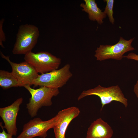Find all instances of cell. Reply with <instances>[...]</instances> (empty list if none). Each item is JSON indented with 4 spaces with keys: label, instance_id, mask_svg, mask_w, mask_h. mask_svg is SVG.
I'll list each match as a JSON object with an SVG mask.
<instances>
[{
    "label": "cell",
    "instance_id": "6da1fadb",
    "mask_svg": "<svg viewBox=\"0 0 138 138\" xmlns=\"http://www.w3.org/2000/svg\"><path fill=\"white\" fill-rule=\"evenodd\" d=\"M25 88L31 95L29 102L26 104L28 113L32 118L37 115L39 109L43 106H49L52 104L51 99L59 93V89H52L44 86L37 89L31 88L29 85L25 86Z\"/></svg>",
    "mask_w": 138,
    "mask_h": 138
},
{
    "label": "cell",
    "instance_id": "7a4b0ae2",
    "mask_svg": "<svg viewBox=\"0 0 138 138\" xmlns=\"http://www.w3.org/2000/svg\"><path fill=\"white\" fill-rule=\"evenodd\" d=\"M39 35L38 28L36 26L27 24L20 26L12 50L13 54L25 55L31 51Z\"/></svg>",
    "mask_w": 138,
    "mask_h": 138
},
{
    "label": "cell",
    "instance_id": "3957f363",
    "mask_svg": "<svg viewBox=\"0 0 138 138\" xmlns=\"http://www.w3.org/2000/svg\"><path fill=\"white\" fill-rule=\"evenodd\" d=\"M92 95H96L100 98L102 105L101 111L105 105L113 101L121 103L125 107L128 106V99L118 85L106 87L99 85L93 88L83 91L77 99L79 100L86 96Z\"/></svg>",
    "mask_w": 138,
    "mask_h": 138
},
{
    "label": "cell",
    "instance_id": "277c9868",
    "mask_svg": "<svg viewBox=\"0 0 138 138\" xmlns=\"http://www.w3.org/2000/svg\"><path fill=\"white\" fill-rule=\"evenodd\" d=\"M70 65L67 64L61 68L39 75L32 85L36 87L44 86L52 89H59L65 85L71 77Z\"/></svg>",
    "mask_w": 138,
    "mask_h": 138
},
{
    "label": "cell",
    "instance_id": "5b68a950",
    "mask_svg": "<svg viewBox=\"0 0 138 138\" xmlns=\"http://www.w3.org/2000/svg\"><path fill=\"white\" fill-rule=\"evenodd\" d=\"M24 58L41 74L58 69L61 62V59L46 51H31L25 54Z\"/></svg>",
    "mask_w": 138,
    "mask_h": 138
},
{
    "label": "cell",
    "instance_id": "8992f818",
    "mask_svg": "<svg viewBox=\"0 0 138 138\" xmlns=\"http://www.w3.org/2000/svg\"><path fill=\"white\" fill-rule=\"evenodd\" d=\"M134 39L127 40L121 37L119 41L114 45H100L95 50L94 56L97 60L100 61L109 59L121 60L124 54L135 49L131 45Z\"/></svg>",
    "mask_w": 138,
    "mask_h": 138
},
{
    "label": "cell",
    "instance_id": "52a82bcc",
    "mask_svg": "<svg viewBox=\"0 0 138 138\" xmlns=\"http://www.w3.org/2000/svg\"><path fill=\"white\" fill-rule=\"evenodd\" d=\"M57 120L56 115L47 121H43L39 118L30 120L23 126L22 132L16 138H33L38 136L45 138L47 132L53 128Z\"/></svg>",
    "mask_w": 138,
    "mask_h": 138
},
{
    "label": "cell",
    "instance_id": "ba28073f",
    "mask_svg": "<svg viewBox=\"0 0 138 138\" xmlns=\"http://www.w3.org/2000/svg\"><path fill=\"white\" fill-rule=\"evenodd\" d=\"M0 53L1 57L10 64L12 69V72L18 80L19 87L32 85L39 75L31 64L26 61L19 63L13 62L10 60L9 56H5L1 51Z\"/></svg>",
    "mask_w": 138,
    "mask_h": 138
},
{
    "label": "cell",
    "instance_id": "9c48e42d",
    "mask_svg": "<svg viewBox=\"0 0 138 138\" xmlns=\"http://www.w3.org/2000/svg\"><path fill=\"white\" fill-rule=\"evenodd\" d=\"M23 100L22 97L19 98L10 105L0 108V116L4 124L3 127L13 136L16 135L17 133V117Z\"/></svg>",
    "mask_w": 138,
    "mask_h": 138
},
{
    "label": "cell",
    "instance_id": "30bf717a",
    "mask_svg": "<svg viewBox=\"0 0 138 138\" xmlns=\"http://www.w3.org/2000/svg\"><path fill=\"white\" fill-rule=\"evenodd\" d=\"M79 109L74 106L59 111L56 115L57 120L53 128L55 138H65L67 128L71 121L79 114Z\"/></svg>",
    "mask_w": 138,
    "mask_h": 138
},
{
    "label": "cell",
    "instance_id": "8fae6325",
    "mask_svg": "<svg viewBox=\"0 0 138 138\" xmlns=\"http://www.w3.org/2000/svg\"><path fill=\"white\" fill-rule=\"evenodd\" d=\"M113 134L111 127L99 118L92 123L88 128L86 138H111Z\"/></svg>",
    "mask_w": 138,
    "mask_h": 138
},
{
    "label": "cell",
    "instance_id": "7c38bea8",
    "mask_svg": "<svg viewBox=\"0 0 138 138\" xmlns=\"http://www.w3.org/2000/svg\"><path fill=\"white\" fill-rule=\"evenodd\" d=\"M84 1L85 3H81L80 6L83 8V11L88 14L89 19L91 20L96 21L99 25L102 24L103 20L106 17V14L98 7L95 0Z\"/></svg>",
    "mask_w": 138,
    "mask_h": 138
},
{
    "label": "cell",
    "instance_id": "4fadbf2b",
    "mask_svg": "<svg viewBox=\"0 0 138 138\" xmlns=\"http://www.w3.org/2000/svg\"><path fill=\"white\" fill-rule=\"evenodd\" d=\"M0 86L5 90L13 87L19 86L18 81L12 72L0 70Z\"/></svg>",
    "mask_w": 138,
    "mask_h": 138
},
{
    "label": "cell",
    "instance_id": "5bb4252c",
    "mask_svg": "<svg viewBox=\"0 0 138 138\" xmlns=\"http://www.w3.org/2000/svg\"><path fill=\"white\" fill-rule=\"evenodd\" d=\"M104 1L106 2V5L103 12L107 15L110 22L112 24H113L114 22V19L113 17V8L114 0H105Z\"/></svg>",
    "mask_w": 138,
    "mask_h": 138
},
{
    "label": "cell",
    "instance_id": "9a60e30c",
    "mask_svg": "<svg viewBox=\"0 0 138 138\" xmlns=\"http://www.w3.org/2000/svg\"><path fill=\"white\" fill-rule=\"evenodd\" d=\"M4 19L3 18L1 19L0 21V45L3 48H4L3 43V42L6 40V37L3 31V27Z\"/></svg>",
    "mask_w": 138,
    "mask_h": 138
},
{
    "label": "cell",
    "instance_id": "2e32d148",
    "mask_svg": "<svg viewBox=\"0 0 138 138\" xmlns=\"http://www.w3.org/2000/svg\"><path fill=\"white\" fill-rule=\"evenodd\" d=\"M2 124V123L1 122L0 126L2 129V131L0 132V138H14L12 137L13 135H12L6 132Z\"/></svg>",
    "mask_w": 138,
    "mask_h": 138
},
{
    "label": "cell",
    "instance_id": "e0dca14e",
    "mask_svg": "<svg viewBox=\"0 0 138 138\" xmlns=\"http://www.w3.org/2000/svg\"><path fill=\"white\" fill-rule=\"evenodd\" d=\"M123 57H126L128 59L138 61V55L133 53H131L127 55L123 56Z\"/></svg>",
    "mask_w": 138,
    "mask_h": 138
},
{
    "label": "cell",
    "instance_id": "ac0fdd59",
    "mask_svg": "<svg viewBox=\"0 0 138 138\" xmlns=\"http://www.w3.org/2000/svg\"><path fill=\"white\" fill-rule=\"evenodd\" d=\"M134 91L137 97L138 98V80L137 81L136 84L134 86Z\"/></svg>",
    "mask_w": 138,
    "mask_h": 138
}]
</instances>
